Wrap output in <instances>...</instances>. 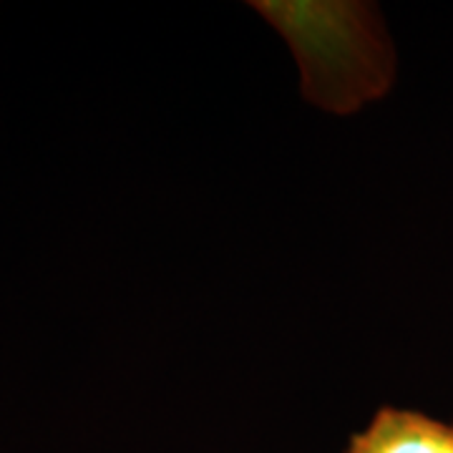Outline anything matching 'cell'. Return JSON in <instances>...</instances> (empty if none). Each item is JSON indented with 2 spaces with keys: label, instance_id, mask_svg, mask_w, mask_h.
I'll list each match as a JSON object with an SVG mask.
<instances>
[{
  "label": "cell",
  "instance_id": "obj_1",
  "mask_svg": "<svg viewBox=\"0 0 453 453\" xmlns=\"http://www.w3.org/2000/svg\"><path fill=\"white\" fill-rule=\"evenodd\" d=\"M297 58L303 96L350 116L383 98L395 79V50L383 16L365 3H252Z\"/></svg>",
  "mask_w": 453,
  "mask_h": 453
},
{
  "label": "cell",
  "instance_id": "obj_2",
  "mask_svg": "<svg viewBox=\"0 0 453 453\" xmlns=\"http://www.w3.org/2000/svg\"><path fill=\"white\" fill-rule=\"evenodd\" d=\"M342 453H453V423L383 405L363 431L350 436Z\"/></svg>",
  "mask_w": 453,
  "mask_h": 453
}]
</instances>
